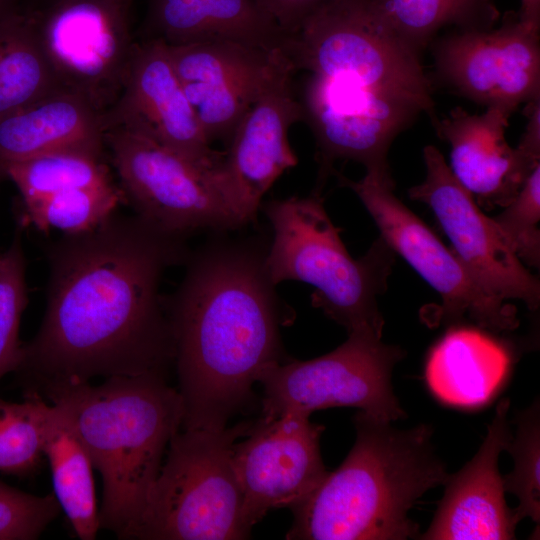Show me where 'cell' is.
I'll return each instance as SVG.
<instances>
[{"mask_svg":"<svg viewBox=\"0 0 540 540\" xmlns=\"http://www.w3.org/2000/svg\"><path fill=\"white\" fill-rule=\"evenodd\" d=\"M510 401L502 399L476 455L450 474L433 520L419 538L424 540L515 539L516 520L505 501L498 460L513 435L508 421Z\"/></svg>","mask_w":540,"mask_h":540,"instance_id":"18","label":"cell"},{"mask_svg":"<svg viewBox=\"0 0 540 540\" xmlns=\"http://www.w3.org/2000/svg\"><path fill=\"white\" fill-rule=\"evenodd\" d=\"M144 39L176 46L227 40L265 49L287 38L254 0H147Z\"/></svg>","mask_w":540,"mask_h":540,"instance_id":"21","label":"cell"},{"mask_svg":"<svg viewBox=\"0 0 540 540\" xmlns=\"http://www.w3.org/2000/svg\"><path fill=\"white\" fill-rule=\"evenodd\" d=\"M539 28L519 19L448 36L435 49L438 76L471 101L513 113L540 97Z\"/></svg>","mask_w":540,"mask_h":540,"instance_id":"15","label":"cell"},{"mask_svg":"<svg viewBox=\"0 0 540 540\" xmlns=\"http://www.w3.org/2000/svg\"><path fill=\"white\" fill-rule=\"evenodd\" d=\"M404 354L380 337L352 333L323 356L273 363L258 378L264 392L262 417L355 407L389 422L405 418L391 383L392 370Z\"/></svg>","mask_w":540,"mask_h":540,"instance_id":"10","label":"cell"},{"mask_svg":"<svg viewBox=\"0 0 540 540\" xmlns=\"http://www.w3.org/2000/svg\"><path fill=\"white\" fill-rule=\"evenodd\" d=\"M252 424L180 429L169 443L144 510L127 539L248 538L233 450Z\"/></svg>","mask_w":540,"mask_h":540,"instance_id":"7","label":"cell"},{"mask_svg":"<svg viewBox=\"0 0 540 540\" xmlns=\"http://www.w3.org/2000/svg\"><path fill=\"white\" fill-rule=\"evenodd\" d=\"M323 431L310 416L286 413L261 417L234 444L233 464L248 530L270 510L301 503L322 482L328 473L320 452Z\"/></svg>","mask_w":540,"mask_h":540,"instance_id":"14","label":"cell"},{"mask_svg":"<svg viewBox=\"0 0 540 540\" xmlns=\"http://www.w3.org/2000/svg\"><path fill=\"white\" fill-rule=\"evenodd\" d=\"M167 47L210 143H228L251 106L281 73L294 67L285 48L265 49L227 40Z\"/></svg>","mask_w":540,"mask_h":540,"instance_id":"13","label":"cell"},{"mask_svg":"<svg viewBox=\"0 0 540 540\" xmlns=\"http://www.w3.org/2000/svg\"><path fill=\"white\" fill-rule=\"evenodd\" d=\"M39 396L66 415L101 475L100 528L127 539L182 427L178 390L164 375L142 374L55 386Z\"/></svg>","mask_w":540,"mask_h":540,"instance_id":"5","label":"cell"},{"mask_svg":"<svg viewBox=\"0 0 540 540\" xmlns=\"http://www.w3.org/2000/svg\"><path fill=\"white\" fill-rule=\"evenodd\" d=\"M124 202V194L115 183L75 188L22 201L23 220L43 232L57 229L64 234L84 233L106 221Z\"/></svg>","mask_w":540,"mask_h":540,"instance_id":"26","label":"cell"},{"mask_svg":"<svg viewBox=\"0 0 540 540\" xmlns=\"http://www.w3.org/2000/svg\"><path fill=\"white\" fill-rule=\"evenodd\" d=\"M59 512L54 494L33 495L0 481V540H35Z\"/></svg>","mask_w":540,"mask_h":540,"instance_id":"32","label":"cell"},{"mask_svg":"<svg viewBox=\"0 0 540 540\" xmlns=\"http://www.w3.org/2000/svg\"><path fill=\"white\" fill-rule=\"evenodd\" d=\"M258 8L287 38L295 36L323 5L330 0H254Z\"/></svg>","mask_w":540,"mask_h":540,"instance_id":"33","label":"cell"},{"mask_svg":"<svg viewBox=\"0 0 540 540\" xmlns=\"http://www.w3.org/2000/svg\"><path fill=\"white\" fill-rule=\"evenodd\" d=\"M517 431L506 450L513 457L512 472L503 477L505 491L514 494L519 505L513 509L519 522L525 517L540 519V425L539 406L534 403L516 417Z\"/></svg>","mask_w":540,"mask_h":540,"instance_id":"29","label":"cell"},{"mask_svg":"<svg viewBox=\"0 0 540 540\" xmlns=\"http://www.w3.org/2000/svg\"><path fill=\"white\" fill-rule=\"evenodd\" d=\"M261 241L217 238L186 260L166 302L184 417L220 429L245 406L262 371L283 361L280 306Z\"/></svg>","mask_w":540,"mask_h":540,"instance_id":"3","label":"cell"},{"mask_svg":"<svg viewBox=\"0 0 540 540\" xmlns=\"http://www.w3.org/2000/svg\"><path fill=\"white\" fill-rule=\"evenodd\" d=\"M186 238L115 212L51 244L45 313L15 371L25 394L96 377L166 376L174 347L160 281L186 262Z\"/></svg>","mask_w":540,"mask_h":540,"instance_id":"1","label":"cell"},{"mask_svg":"<svg viewBox=\"0 0 540 540\" xmlns=\"http://www.w3.org/2000/svg\"><path fill=\"white\" fill-rule=\"evenodd\" d=\"M291 67L251 106L235 127L225 151L223 173L248 222H254L262 198L287 169L297 164L288 139L290 127L304 120Z\"/></svg>","mask_w":540,"mask_h":540,"instance_id":"17","label":"cell"},{"mask_svg":"<svg viewBox=\"0 0 540 540\" xmlns=\"http://www.w3.org/2000/svg\"><path fill=\"white\" fill-rule=\"evenodd\" d=\"M381 21L416 53L445 25H468L489 0H369Z\"/></svg>","mask_w":540,"mask_h":540,"instance_id":"27","label":"cell"},{"mask_svg":"<svg viewBox=\"0 0 540 540\" xmlns=\"http://www.w3.org/2000/svg\"><path fill=\"white\" fill-rule=\"evenodd\" d=\"M59 91L64 90L23 7L0 22V120Z\"/></svg>","mask_w":540,"mask_h":540,"instance_id":"24","label":"cell"},{"mask_svg":"<svg viewBox=\"0 0 540 540\" xmlns=\"http://www.w3.org/2000/svg\"><path fill=\"white\" fill-rule=\"evenodd\" d=\"M286 52L296 71L307 72L300 102L323 174L337 160L388 167L394 138L433 109L418 53L381 21L369 0H330L288 40Z\"/></svg>","mask_w":540,"mask_h":540,"instance_id":"2","label":"cell"},{"mask_svg":"<svg viewBox=\"0 0 540 540\" xmlns=\"http://www.w3.org/2000/svg\"><path fill=\"white\" fill-rule=\"evenodd\" d=\"M334 175L340 186L358 196L392 251L441 297V319L459 322L466 317L478 327L493 332L517 328L516 307L490 296L452 249L395 196L389 172L366 170V175L358 181L341 173Z\"/></svg>","mask_w":540,"mask_h":540,"instance_id":"11","label":"cell"},{"mask_svg":"<svg viewBox=\"0 0 540 540\" xmlns=\"http://www.w3.org/2000/svg\"><path fill=\"white\" fill-rule=\"evenodd\" d=\"M20 1L21 0H0V22L23 8Z\"/></svg>","mask_w":540,"mask_h":540,"instance_id":"35","label":"cell"},{"mask_svg":"<svg viewBox=\"0 0 540 540\" xmlns=\"http://www.w3.org/2000/svg\"><path fill=\"white\" fill-rule=\"evenodd\" d=\"M511 249L523 264H540V164L525 179L504 211L493 218Z\"/></svg>","mask_w":540,"mask_h":540,"instance_id":"31","label":"cell"},{"mask_svg":"<svg viewBox=\"0 0 540 540\" xmlns=\"http://www.w3.org/2000/svg\"><path fill=\"white\" fill-rule=\"evenodd\" d=\"M511 114L499 107H487L481 114L456 107L434 120L437 135L450 144L452 174L488 210L508 205L540 164L507 143Z\"/></svg>","mask_w":540,"mask_h":540,"instance_id":"19","label":"cell"},{"mask_svg":"<svg viewBox=\"0 0 540 540\" xmlns=\"http://www.w3.org/2000/svg\"><path fill=\"white\" fill-rule=\"evenodd\" d=\"M103 118L106 130L145 136L211 169L223 166L225 151L212 149L160 40L136 42L121 93Z\"/></svg>","mask_w":540,"mask_h":540,"instance_id":"16","label":"cell"},{"mask_svg":"<svg viewBox=\"0 0 540 540\" xmlns=\"http://www.w3.org/2000/svg\"><path fill=\"white\" fill-rule=\"evenodd\" d=\"M103 153L65 149L40 154L12 163L5 170L14 182L22 201L57 192L114 184Z\"/></svg>","mask_w":540,"mask_h":540,"instance_id":"25","label":"cell"},{"mask_svg":"<svg viewBox=\"0 0 540 540\" xmlns=\"http://www.w3.org/2000/svg\"><path fill=\"white\" fill-rule=\"evenodd\" d=\"M105 145L135 214L180 236L238 230L249 222L221 169L202 166L145 136L105 131Z\"/></svg>","mask_w":540,"mask_h":540,"instance_id":"8","label":"cell"},{"mask_svg":"<svg viewBox=\"0 0 540 540\" xmlns=\"http://www.w3.org/2000/svg\"><path fill=\"white\" fill-rule=\"evenodd\" d=\"M423 158L426 177L408 190L409 197L429 206L452 251L490 296L504 302L521 300L535 311L540 302L537 277L511 249L494 219L454 177L440 151L428 145Z\"/></svg>","mask_w":540,"mask_h":540,"instance_id":"12","label":"cell"},{"mask_svg":"<svg viewBox=\"0 0 540 540\" xmlns=\"http://www.w3.org/2000/svg\"><path fill=\"white\" fill-rule=\"evenodd\" d=\"M44 399L25 394L20 403L0 398V472L27 476L39 466L42 453Z\"/></svg>","mask_w":540,"mask_h":540,"instance_id":"28","label":"cell"},{"mask_svg":"<svg viewBox=\"0 0 540 540\" xmlns=\"http://www.w3.org/2000/svg\"><path fill=\"white\" fill-rule=\"evenodd\" d=\"M520 20L540 26V0H521Z\"/></svg>","mask_w":540,"mask_h":540,"instance_id":"34","label":"cell"},{"mask_svg":"<svg viewBox=\"0 0 540 540\" xmlns=\"http://www.w3.org/2000/svg\"><path fill=\"white\" fill-rule=\"evenodd\" d=\"M134 0H37L25 7L60 87L104 114L119 97L136 41Z\"/></svg>","mask_w":540,"mask_h":540,"instance_id":"9","label":"cell"},{"mask_svg":"<svg viewBox=\"0 0 540 540\" xmlns=\"http://www.w3.org/2000/svg\"><path fill=\"white\" fill-rule=\"evenodd\" d=\"M26 261L18 231L0 254V379L16 371L22 355L19 339L22 314L28 304Z\"/></svg>","mask_w":540,"mask_h":540,"instance_id":"30","label":"cell"},{"mask_svg":"<svg viewBox=\"0 0 540 540\" xmlns=\"http://www.w3.org/2000/svg\"><path fill=\"white\" fill-rule=\"evenodd\" d=\"M356 440L342 464L290 510L289 540H404L419 536L409 511L444 485L446 465L430 425L398 429L363 411L353 418Z\"/></svg>","mask_w":540,"mask_h":540,"instance_id":"4","label":"cell"},{"mask_svg":"<svg viewBox=\"0 0 540 540\" xmlns=\"http://www.w3.org/2000/svg\"><path fill=\"white\" fill-rule=\"evenodd\" d=\"M512 364L508 348L476 327L454 326L431 348L425 380L442 403L479 408L503 385Z\"/></svg>","mask_w":540,"mask_h":540,"instance_id":"22","label":"cell"},{"mask_svg":"<svg viewBox=\"0 0 540 540\" xmlns=\"http://www.w3.org/2000/svg\"><path fill=\"white\" fill-rule=\"evenodd\" d=\"M263 211L273 234L265 257L271 281L313 286L312 305L348 334L381 338L377 297L386 289L395 257L385 241L379 236L364 256L352 258L316 192L268 201Z\"/></svg>","mask_w":540,"mask_h":540,"instance_id":"6","label":"cell"},{"mask_svg":"<svg viewBox=\"0 0 540 540\" xmlns=\"http://www.w3.org/2000/svg\"><path fill=\"white\" fill-rule=\"evenodd\" d=\"M42 453L50 466L54 496L76 536L95 539L101 528L91 457L66 415L45 400Z\"/></svg>","mask_w":540,"mask_h":540,"instance_id":"23","label":"cell"},{"mask_svg":"<svg viewBox=\"0 0 540 540\" xmlns=\"http://www.w3.org/2000/svg\"><path fill=\"white\" fill-rule=\"evenodd\" d=\"M103 114L84 98L59 91L0 120V183L8 165L40 154L82 149L105 152Z\"/></svg>","mask_w":540,"mask_h":540,"instance_id":"20","label":"cell"}]
</instances>
